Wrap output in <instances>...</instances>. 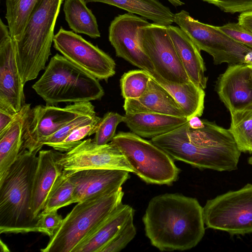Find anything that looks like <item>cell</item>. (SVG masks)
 Returning <instances> with one entry per match:
<instances>
[{
  "label": "cell",
  "instance_id": "cell-6",
  "mask_svg": "<svg viewBox=\"0 0 252 252\" xmlns=\"http://www.w3.org/2000/svg\"><path fill=\"white\" fill-rule=\"evenodd\" d=\"M121 187L78 202L63 219L42 252H72L89 233L122 202Z\"/></svg>",
  "mask_w": 252,
  "mask_h": 252
},
{
  "label": "cell",
  "instance_id": "cell-15",
  "mask_svg": "<svg viewBox=\"0 0 252 252\" xmlns=\"http://www.w3.org/2000/svg\"><path fill=\"white\" fill-rule=\"evenodd\" d=\"M14 43L8 26L0 22V106L18 113L26 104Z\"/></svg>",
  "mask_w": 252,
  "mask_h": 252
},
{
  "label": "cell",
  "instance_id": "cell-11",
  "mask_svg": "<svg viewBox=\"0 0 252 252\" xmlns=\"http://www.w3.org/2000/svg\"><path fill=\"white\" fill-rule=\"evenodd\" d=\"M140 46L151 61L154 71L171 83L183 84L189 79L178 57L167 26L150 23L138 31Z\"/></svg>",
  "mask_w": 252,
  "mask_h": 252
},
{
  "label": "cell",
  "instance_id": "cell-16",
  "mask_svg": "<svg viewBox=\"0 0 252 252\" xmlns=\"http://www.w3.org/2000/svg\"><path fill=\"white\" fill-rule=\"evenodd\" d=\"M216 90L230 113L252 106V69L244 63L228 65Z\"/></svg>",
  "mask_w": 252,
  "mask_h": 252
},
{
  "label": "cell",
  "instance_id": "cell-27",
  "mask_svg": "<svg viewBox=\"0 0 252 252\" xmlns=\"http://www.w3.org/2000/svg\"><path fill=\"white\" fill-rule=\"evenodd\" d=\"M228 129L241 152L252 154V106L230 113Z\"/></svg>",
  "mask_w": 252,
  "mask_h": 252
},
{
  "label": "cell",
  "instance_id": "cell-30",
  "mask_svg": "<svg viewBox=\"0 0 252 252\" xmlns=\"http://www.w3.org/2000/svg\"><path fill=\"white\" fill-rule=\"evenodd\" d=\"M151 77L143 69L125 72L120 79L121 95L124 99L141 97L146 91Z\"/></svg>",
  "mask_w": 252,
  "mask_h": 252
},
{
  "label": "cell",
  "instance_id": "cell-20",
  "mask_svg": "<svg viewBox=\"0 0 252 252\" xmlns=\"http://www.w3.org/2000/svg\"><path fill=\"white\" fill-rule=\"evenodd\" d=\"M123 108L126 113H151L186 118L179 104L151 77L145 93L138 98L125 99Z\"/></svg>",
  "mask_w": 252,
  "mask_h": 252
},
{
  "label": "cell",
  "instance_id": "cell-38",
  "mask_svg": "<svg viewBox=\"0 0 252 252\" xmlns=\"http://www.w3.org/2000/svg\"><path fill=\"white\" fill-rule=\"evenodd\" d=\"M17 113L0 106V133L5 130L13 122Z\"/></svg>",
  "mask_w": 252,
  "mask_h": 252
},
{
  "label": "cell",
  "instance_id": "cell-42",
  "mask_svg": "<svg viewBox=\"0 0 252 252\" xmlns=\"http://www.w3.org/2000/svg\"><path fill=\"white\" fill-rule=\"evenodd\" d=\"M171 4L175 7L182 6L185 4V3L182 0H167Z\"/></svg>",
  "mask_w": 252,
  "mask_h": 252
},
{
  "label": "cell",
  "instance_id": "cell-10",
  "mask_svg": "<svg viewBox=\"0 0 252 252\" xmlns=\"http://www.w3.org/2000/svg\"><path fill=\"white\" fill-rule=\"evenodd\" d=\"M94 111V107L90 101L73 103L64 107L38 105L31 108L25 122L21 150L39 152L47 138L78 116Z\"/></svg>",
  "mask_w": 252,
  "mask_h": 252
},
{
  "label": "cell",
  "instance_id": "cell-37",
  "mask_svg": "<svg viewBox=\"0 0 252 252\" xmlns=\"http://www.w3.org/2000/svg\"><path fill=\"white\" fill-rule=\"evenodd\" d=\"M218 7L225 12L235 13L252 11V0H202Z\"/></svg>",
  "mask_w": 252,
  "mask_h": 252
},
{
  "label": "cell",
  "instance_id": "cell-34",
  "mask_svg": "<svg viewBox=\"0 0 252 252\" xmlns=\"http://www.w3.org/2000/svg\"><path fill=\"white\" fill-rule=\"evenodd\" d=\"M136 229L133 220L129 222L101 251V252H118L134 238Z\"/></svg>",
  "mask_w": 252,
  "mask_h": 252
},
{
  "label": "cell",
  "instance_id": "cell-9",
  "mask_svg": "<svg viewBox=\"0 0 252 252\" xmlns=\"http://www.w3.org/2000/svg\"><path fill=\"white\" fill-rule=\"evenodd\" d=\"M176 24L200 50L210 54L216 65H228L244 63L245 55L252 49L239 43L224 33L218 27L200 22L188 12L182 10L174 14Z\"/></svg>",
  "mask_w": 252,
  "mask_h": 252
},
{
  "label": "cell",
  "instance_id": "cell-4",
  "mask_svg": "<svg viewBox=\"0 0 252 252\" xmlns=\"http://www.w3.org/2000/svg\"><path fill=\"white\" fill-rule=\"evenodd\" d=\"M63 0H38L20 38L14 41L17 63L25 85L46 68L51 55L54 28Z\"/></svg>",
  "mask_w": 252,
  "mask_h": 252
},
{
  "label": "cell",
  "instance_id": "cell-39",
  "mask_svg": "<svg viewBox=\"0 0 252 252\" xmlns=\"http://www.w3.org/2000/svg\"><path fill=\"white\" fill-rule=\"evenodd\" d=\"M238 20L239 24L252 32V11L241 13Z\"/></svg>",
  "mask_w": 252,
  "mask_h": 252
},
{
  "label": "cell",
  "instance_id": "cell-36",
  "mask_svg": "<svg viewBox=\"0 0 252 252\" xmlns=\"http://www.w3.org/2000/svg\"><path fill=\"white\" fill-rule=\"evenodd\" d=\"M219 29L234 40L252 49V32L238 23H229Z\"/></svg>",
  "mask_w": 252,
  "mask_h": 252
},
{
  "label": "cell",
  "instance_id": "cell-19",
  "mask_svg": "<svg viewBox=\"0 0 252 252\" xmlns=\"http://www.w3.org/2000/svg\"><path fill=\"white\" fill-rule=\"evenodd\" d=\"M134 210L122 203L92 230L72 252H101L102 249L131 220Z\"/></svg>",
  "mask_w": 252,
  "mask_h": 252
},
{
  "label": "cell",
  "instance_id": "cell-2",
  "mask_svg": "<svg viewBox=\"0 0 252 252\" xmlns=\"http://www.w3.org/2000/svg\"><path fill=\"white\" fill-rule=\"evenodd\" d=\"M204 126L193 129L188 123L151 139L174 160L199 169L218 171L237 170L241 152L229 129L202 120Z\"/></svg>",
  "mask_w": 252,
  "mask_h": 252
},
{
  "label": "cell",
  "instance_id": "cell-13",
  "mask_svg": "<svg viewBox=\"0 0 252 252\" xmlns=\"http://www.w3.org/2000/svg\"><path fill=\"white\" fill-rule=\"evenodd\" d=\"M58 163L68 173L86 169L133 171L120 150L110 143L99 145L93 139L81 141L70 150L60 154Z\"/></svg>",
  "mask_w": 252,
  "mask_h": 252
},
{
  "label": "cell",
  "instance_id": "cell-24",
  "mask_svg": "<svg viewBox=\"0 0 252 252\" xmlns=\"http://www.w3.org/2000/svg\"><path fill=\"white\" fill-rule=\"evenodd\" d=\"M148 73L179 104L188 121L193 117L202 115L205 95L203 89L190 81L183 84H175L165 80L155 71Z\"/></svg>",
  "mask_w": 252,
  "mask_h": 252
},
{
  "label": "cell",
  "instance_id": "cell-32",
  "mask_svg": "<svg viewBox=\"0 0 252 252\" xmlns=\"http://www.w3.org/2000/svg\"><path fill=\"white\" fill-rule=\"evenodd\" d=\"M100 119L97 116L91 122L76 128L62 142L52 147L53 149L62 152H66L70 150L85 137L95 133Z\"/></svg>",
  "mask_w": 252,
  "mask_h": 252
},
{
  "label": "cell",
  "instance_id": "cell-35",
  "mask_svg": "<svg viewBox=\"0 0 252 252\" xmlns=\"http://www.w3.org/2000/svg\"><path fill=\"white\" fill-rule=\"evenodd\" d=\"M63 220L62 216L57 213V210L48 212L42 211L36 223V232L44 233L51 237L54 235Z\"/></svg>",
  "mask_w": 252,
  "mask_h": 252
},
{
  "label": "cell",
  "instance_id": "cell-3",
  "mask_svg": "<svg viewBox=\"0 0 252 252\" xmlns=\"http://www.w3.org/2000/svg\"><path fill=\"white\" fill-rule=\"evenodd\" d=\"M38 152L21 150L0 181V233L36 232L32 210L33 181Z\"/></svg>",
  "mask_w": 252,
  "mask_h": 252
},
{
  "label": "cell",
  "instance_id": "cell-29",
  "mask_svg": "<svg viewBox=\"0 0 252 252\" xmlns=\"http://www.w3.org/2000/svg\"><path fill=\"white\" fill-rule=\"evenodd\" d=\"M74 189L75 185L63 170L47 195L42 211L58 210L72 204Z\"/></svg>",
  "mask_w": 252,
  "mask_h": 252
},
{
  "label": "cell",
  "instance_id": "cell-22",
  "mask_svg": "<svg viewBox=\"0 0 252 252\" xmlns=\"http://www.w3.org/2000/svg\"><path fill=\"white\" fill-rule=\"evenodd\" d=\"M124 123L130 130L143 138H153L188 123L185 117L151 113H125Z\"/></svg>",
  "mask_w": 252,
  "mask_h": 252
},
{
  "label": "cell",
  "instance_id": "cell-44",
  "mask_svg": "<svg viewBox=\"0 0 252 252\" xmlns=\"http://www.w3.org/2000/svg\"><path fill=\"white\" fill-rule=\"evenodd\" d=\"M250 68H251L252 69V67H250Z\"/></svg>",
  "mask_w": 252,
  "mask_h": 252
},
{
  "label": "cell",
  "instance_id": "cell-18",
  "mask_svg": "<svg viewBox=\"0 0 252 252\" xmlns=\"http://www.w3.org/2000/svg\"><path fill=\"white\" fill-rule=\"evenodd\" d=\"M61 153L55 150H40L38 156L32 197V210L37 220L43 211L47 195L55 180L63 170L58 163Z\"/></svg>",
  "mask_w": 252,
  "mask_h": 252
},
{
  "label": "cell",
  "instance_id": "cell-31",
  "mask_svg": "<svg viewBox=\"0 0 252 252\" xmlns=\"http://www.w3.org/2000/svg\"><path fill=\"white\" fill-rule=\"evenodd\" d=\"M125 116L114 112L105 113L99 121L94 137L93 139L95 144L99 145H105L111 142L115 136L118 125L124 122Z\"/></svg>",
  "mask_w": 252,
  "mask_h": 252
},
{
  "label": "cell",
  "instance_id": "cell-23",
  "mask_svg": "<svg viewBox=\"0 0 252 252\" xmlns=\"http://www.w3.org/2000/svg\"><path fill=\"white\" fill-rule=\"evenodd\" d=\"M25 104L9 127L0 133V181L17 159L23 143L26 120L31 109Z\"/></svg>",
  "mask_w": 252,
  "mask_h": 252
},
{
  "label": "cell",
  "instance_id": "cell-8",
  "mask_svg": "<svg viewBox=\"0 0 252 252\" xmlns=\"http://www.w3.org/2000/svg\"><path fill=\"white\" fill-rule=\"evenodd\" d=\"M203 215L208 228L231 235L252 233V184L207 200Z\"/></svg>",
  "mask_w": 252,
  "mask_h": 252
},
{
  "label": "cell",
  "instance_id": "cell-28",
  "mask_svg": "<svg viewBox=\"0 0 252 252\" xmlns=\"http://www.w3.org/2000/svg\"><path fill=\"white\" fill-rule=\"evenodd\" d=\"M38 0H6L5 18L11 36L18 40L28 18Z\"/></svg>",
  "mask_w": 252,
  "mask_h": 252
},
{
  "label": "cell",
  "instance_id": "cell-5",
  "mask_svg": "<svg viewBox=\"0 0 252 252\" xmlns=\"http://www.w3.org/2000/svg\"><path fill=\"white\" fill-rule=\"evenodd\" d=\"M32 88L48 105L91 102L104 94L98 79L58 54L51 59Z\"/></svg>",
  "mask_w": 252,
  "mask_h": 252
},
{
  "label": "cell",
  "instance_id": "cell-17",
  "mask_svg": "<svg viewBox=\"0 0 252 252\" xmlns=\"http://www.w3.org/2000/svg\"><path fill=\"white\" fill-rule=\"evenodd\" d=\"M63 171L75 185L73 203L115 190L129 178V172L123 170L94 169L74 173Z\"/></svg>",
  "mask_w": 252,
  "mask_h": 252
},
{
  "label": "cell",
  "instance_id": "cell-14",
  "mask_svg": "<svg viewBox=\"0 0 252 252\" xmlns=\"http://www.w3.org/2000/svg\"><path fill=\"white\" fill-rule=\"evenodd\" d=\"M150 24L146 19L131 13L119 15L111 22L109 40L116 55L148 73L154 71L153 65L141 48L138 31Z\"/></svg>",
  "mask_w": 252,
  "mask_h": 252
},
{
  "label": "cell",
  "instance_id": "cell-40",
  "mask_svg": "<svg viewBox=\"0 0 252 252\" xmlns=\"http://www.w3.org/2000/svg\"><path fill=\"white\" fill-rule=\"evenodd\" d=\"M189 127L193 129H198L202 127L204 124L202 120L199 117L194 116L190 118L188 121Z\"/></svg>",
  "mask_w": 252,
  "mask_h": 252
},
{
  "label": "cell",
  "instance_id": "cell-12",
  "mask_svg": "<svg viewBox=\"0 0 252 252\" xmlns=\"http://www.w3.org/2000/svg\"><path fill=\"white\" fill-rule=\"evenodd\" d=\"M53 46L72 63L98 80L107 82L115 74L114 60L75 32L61 28L54 35Z\"/></svg>",
  "mask_w": 252,
  "mask_h": 252
},
{
  "label": "cell",
  "instance_id": "cell-26",
  "mask_svg": "<svg viewBox=\"0 0 252 252\" xmlns=\"http://www.w3.org/2000/svg\"><path fill=\"white\" fill-rule=\"evenodd\" d=\"M84 0H65L63 10L70 28L93 38L100 36L96 19Z\"/></svg>",
  "mask_w": 252,
  "mask_h": 252
},
{
  "label": "cell",
  "instance_id": "cell-43",
  "mask_svg": "<svg viewBox=\"0 0 252 252\" xmlns=\"http://www.w3.org/2000/svg\"><path fill=\"white\" fill-rule=\"evenodd\" d=\"M248 163L252 165V156L250 157L248 159Z\"/></svg>",
  "mask_w": 252,
  "mask_h": 252
},
{
  "label": "cell",
  "instance_id": "cell-7",
  "mask_svg": "<svg viewBox=\"0 0 252 252\" xmlns=\"http://www.w3.org/2000/svg\"><path fill=\"white\" fill-rule=\"evenodd\" d=\"M110 143L123 154L133 173L145 182L170 185L178 179L180 170L174 159L151 141L132 132L120 131Z\"/></svg>",
  "mask_w": 252,
  "mask_h": 252
},
{
  "label": "cell",
  "instance_id": "cell-21",
  "mask_svg": "<svg viewBox=\"0 0 252 252\" xmlns=\"http://www.w3.org/2000/svg\"><path fill=\"white\" fill-rule=\"evenodd\" d=\"M168 33L172 41L178 57L190 81L204 90L207 87L208 78L200 50L179 27L167 26Z\"/></svg>",
  "mask_w": 252,
  "mask_h": 252
},
{
  "label": "cell",
  "instance_id": "cell-41",
  "mask_svg": "<svg viewBox=\"0 0 252 252\" xmlns=\"http://www.w3.org/2000/svg\"><path fill=\"white\" fill-rule=\"evenodd\" d=\"M244 63L247 64L250 67L252 66V51L248 52L245 55Z\"/></svg>",
  "mask_w": 252,
  "mask_h": 252
},
{
  "label": "cell",
  "instance_id": "cell-33",
  "mask_svg": "<svg viewBox=\"0 0 252 252\" xmlns=\"http://www.w3.org/2000/svg\"><path fill=\"white\" fill-rule=\"evenodd\" d=\"M97 116L95 111L80 115L63 126L56 132L47 138L43 142V145L49 147L62 142L75 129L93 121Z\"/></svg>",
  "mask_w": 252,
  "mask_h": 252
},
{
  "label": "cell",
  "instance_id": "cell-1",
  "mask_svg": "<svg viewBox=\"0 0 252 252\" xmlns=\"http://www.w3.org/2000/svg\"><path fill=\"white\" fill-rule=\"evenodd\" d=\"M142 221L151 245L162 252L191 249L205 234L203 207L196 198L178 193L152 198Z\"/></svg>",
  "mask_w": 252,
  "mask_h": 252
},
{
  "label": "cell",
  "instance_id": "cell-25",
  "mask_svg": "<svg viewBox=\"0 0 252 252\" xmlns=\"http://www.w3.org/2000/svg\"><path fill=\"white\" fill-rule=\"evenodd\" d=\"M87 3L98 2L115 6L129 13L152 20L154 23L168 26L174 23V14L159 0H84Z\"/></svg>",
  "mask_w": 252,
  "mask_h": 252
}]
</instances>
